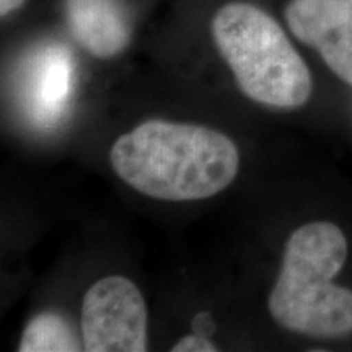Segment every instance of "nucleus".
Wrapping results in <instances>:
<instances>
[{
	"instance_id": "obj_2",
	"label": "nucleus",
	"mask_w": 352,
	"mask_h": 352,
	"mask_svg": "<svg viewBox=\"0 0 352 352\" xmlns=\"http://www.w3.org/2000/svg\"><path fill=\"white\" fill-rule=\"evenodd\" d=\"M347 259L346 235L331 222L297 228L285 243L283 266L267 308L279 327L315 338L352 333V290L333 283Z\"/></svg>"
},
{
	"instance_id": "obj_8",
	"label": "nucleus",
	"mask_w": 352,
	"mask_h": 352,
	"mask_svg": "<svg viewBox=\"0 0 352 352\" xmlns=\"http://www.w3.org/2000/svg\"><path fill=\"white\" fill-rule=\"evenodd\" d=\"M76 331L64 316L44 311L34 316L20 340V352H76L82 351Z\"/></svg>"
},
{
	"instance_id": "obj_7",
	"label": "nucleus",
	"mask_w": 352,
	"mask_h": 352,
	"mask_svg": "<svg viewBox=\"0 0 352 352\" xmlns=\"http://www.w3.org/2000/svg\"><path fill=\"white\" fill-rule=\"evenodd\" d=\"M70 33L83 50L111 59L127 47L131 25L120 0H65Z\"/></svg>"
},
{
	"instance_id": "obj_1",
	"label": "nucleus",
	"mask_w": 352,
	"mask_h": 352,
	"mask_svg": "<svg viewBox=\"0 0 352 352\" xmlns=\"http://www.w3.org/2000/svg\"><path fill=\"white\" fill-rule=\"evenodd\" d=\"M109 162L140 195L179 202L208 199L230 186L240 152L230 138L210 127L151 120L113 144Z\"/></svg>"
},
{
	"instance_id": "obj_9",
	"label": "nucleus",
	"mask_w": 352,
	"mask_h": 352,
	"mask_svg": "<svg viewBox=\"0 0 352 352\" xmlns=\"http://www.w3.org/2000/svg\"><path fill=\"white\" fill-rule=\"evenodd\" d=\"M173 352H215L219 351L212 341L202 334H188L173 346Z\"/></svg>"
},
{
	"instance_id": "obj_4",
	"label": "nucleus",
	"mask_w": 352,
	"mask_h": 352,
	"mask_svg": "<svg viewBox=\"0 0 352 352\" xmlns=\"http://www.w3.org/2000/svg\"><path fill=\"white\" fill-rule=\"evenodd\" d=\"M87 352L147 351V305L132 280L108 276L87 290L82 303Z\"/></svg>"
},
{
	"instance_id": "obj_10",
	"label": "nucleus",
	"mask_w": 352,
	"mask_h": 352,
	"mask_svg": "<svg viewBox=\"0 0 352 352\" xmlns=\"http://www.w3.org/2000/svg\"><path fill=\"white\" fill-rule=\"evenodd\" d=\"M25 0H0V15L7 16L23 6Z\"/></svg>"
},
{
	"instance_id": "obj_5",
	"label": "nucleus",
	"mask_w": 352,
	"mask_h": 352,
	"mask_svg": "<svg viewBox=\"0 0 352 352\" xmlns=\"http://www.w3.org/2000/svg\"><path fill=\"white\" fill-rule=\"evenodd\" d=\"M284 15L296 38L352 87V0H290Z\"/></svg>"
},
{
	"instance_id": "obj_6",
	"label": "nucleus",
	"mask_w": 352,
	"mask_h": 352,
	"mask_svg": "<svg viewBox=\"0 0 352 352\" xmlns=\"http://www.w3.org/2000/svg\"><path fill=\"white\" fill-rule=\"evenodd\" d=\"M74 88V60L60 44L36 52L26 76V108L39 126H54L63 116Z\"/></svg>"
},
{
	"instance_id": "obj_3",
	"label": "nucleus",
	"mask_w": 352,
	"mask_h": 352,
	"mask_svg": "<svg viewBox=\"0 0 352 352\" xmlns=\"http://www.w3.org/2000/svg\"><path fill=\"white\" fill-rule=\"evenodd\" d=\"M212 38L250 100L274 108H300L311 95L305 60L280 25L248 2H230L214 15Z\"/></svg>"
}]
</instances>
